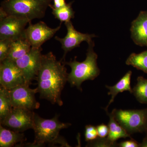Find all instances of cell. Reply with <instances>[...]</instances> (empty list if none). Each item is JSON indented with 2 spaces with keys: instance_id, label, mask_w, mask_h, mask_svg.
<instances>
[{
  "instance_id": "d6986e66",
  "label": "cell",
  "mask_w": 147,
  "mask_h": 147,
  "mask_svg": "<svg viewBox=\"0 0 147 147\" xmlns=\"http://www.w3.org/2000/svg\"><path fill=\"white\" fill-rule=\"evenodd\" d=\"M125 63L147 74V50L139 54L132 53L126 60Z\"/></svg>"
},
{
  "instance_id": "5bb4252c",
  "label": "cell",
  "mask_w": 147,
  "mask_h": 147,
  "mask_svg": "<svg viewBox=\"0 0 147 147\" xmlns=\"http://www.w3.org/2000/svg\"><path fill=\"white\" fill-rule=\"evenodd\" d=\"M26 140L23 133L17 132L0 125V147H11Z\"/></svg>"
},
{
  "instance_id": "8992f818",
  "label": "cell",
  "mask_w": 147,
  "mask_h": 147,
  "mask_svg": "<svg viewBox=\"0 0 147 147\" xmlns=\"http://www.w3.org/2000/svg\"><path fill=\"white\" fill-rule=\"evenodd\" d=\"M35 114L32 110L13 108L8 115L0 123L4 127L17 132H23L33 129Z\"/></svg>"
},
{
  "instance_id": "e0dca14e",
  "label": "cell",
  "mask_w": 147,
  "mask_h": 147,
  "mask_svg": "<svg viewBox=\"0 0 147 147\" xmlns=\"http://www.w3.org/2000/svg\"><path fill=\"white\" fill-rule=\"evenodd\" d=\"M106 113L110 118L108 124L109 133L107 138L110 142L116 144V141L121 138H130L131 135L116 120L113 114L109 113L108 111H106Z\"/></svg>"
},
{
  "instance_id": "7a4b0ae2",
  "label": "cell",
  "mask_w": 147,
  "mask_h": 147,
  "mask_svg": "<svg viewBox=\"0 0 147 147\" xmlns=\"http://www.w3.org/2000/svg\"><path fill=\"white\" fill-rule=\"evenodd\" d=\"M56 115L51 119H43L35 114L33 129L34 132V141L32 144H27V146L41 147L46 144L53 146L60 144L63 146H70L63 137L59 135L61 129L68 128L71 124L59 121Z\"/></svg>"
},
{
  "instance_id": "52a82bcc",
  "label": "cell",
  "mask_w": 147,
  "mask_h": 147,
  "mask_svg": "<svg viewBox=\"0 0 147 147\" xmlns=\"http://www.w3.org/2000/svg\"><path fill=\"white\" fill-rule=\"evenodd\" d=\"M42 47H32L30 50L20 59L15 61L23 72L27 84L30 85L36 80L42 61Z\"/></svg>"
},
{
  "instance_id": "6da1fadb",
  "label": "cell",
  "mask_w": 147,
  "mask_h": 147,
  "mask_svg": "<svg viewBox=\"0 0 147 147\" xmlns=\"http://www.w3.org/2000/svg\"><path fill=\"white\" fill-rule=\"evenodd\" d=\"M65 63L58 61L52 52L42 55L41 66L36 80L40 97L53 104L63 105L62 91L67 82L68 73Z\"/></svg>"
},
{
  "instance_id": "4fadbf2b",
  "label": "cell",
  "mask_w": 147,
  "mask_h": 147,
  "mask_svg": "<svg viewBox=\"0 0 147 147\" xmlns=\"http://www.w3.org/2000/svg\"><path fill=\"white\" fill-rule=\"evenodd\" d=\"M130 32L131 38L135 44L147 47V11H141L132 21Z\"/></svg>"
},
{
  "instance_id": "44dd1931",
  "label": "cell",
  "mask_w": 147,
  "mask_h": 147,
  "mask_svg": "<svg viewBox=\"0 0 147 147\" xmlns=\"http://www.w3.org/2000/svg\"><path fill=\"white\" fill-rule=\"evenodd\" d=\"M73 1L67 3L65 5L59 9L51 7L52 13L55 18L60 21L61 23H65L71 21V18H74L75 12L72 8Z\"/></svg>"
},
{
  "instance_id": "603a6c76",
  "label": "cell",
  "mask_w": 147,
  "mask_h": 147,
  "mask_svg": "<svg viewBox=\"0 0 147 147\" xmlns=\"http://www.w3.org/2000/svg\"><path fill=\"white\" fill-rule=\"evenodd\" d=\"M117 143L114 144L110 142L108 138H96L93 141H90L86 145V147H117Z\"/></svg>"
},
{
  "instance_id": "cb8c5ba5",
  "label": "cell",
  "mask_w": 147,
  "mask_h": 147,
  "mask_svg": "<svg viewBox=\"0 0 147 147\" xmlns=\"http://www.w3.org/2000/svg\"><path fill=\"white\" fill-rule=\"evenodd\" d=\"M98 137L96 127L89 125L85 127V138L86 142L93 141Z\"/></svg>"
},
{
  "instance_id": "ba28073f",
  "label": "cell",
  "mask_w": 147,
  "mask_h": 147,
  "mask_svg": "<svg viewBox=\"0 0 147 147\" xmlns=\"http://www.w3.org/2000/svg\"><path fill=\"white\" fill-rule=\"evenodd\" d=\"M26 84H28L23 72L15 61L6 59L0 62L1 86L10 90Z\"/></svg>"
},
{
  "instance_id": "7402d4cb",
  "label": "cell",
  "mask_w": 147,
  "mask_h": 147,
  "mask_svg": "<svg viewBox=\"0 0 147 147\" xmlns=\"http://www.w3.org/2000/svg\"><path fill=\"white\" fill-rule=\"evenodd\" d=\"M12 41L9 39H0V62L8 57Z\"/></svg>"
},
{
  "instance_id": "4316f807",
  "label": "cell",
  "mask_w": 147,
  "mask_h": 147,
  "mask_svg": "<svg viewBox=\"0 0 147 147\" xmlns=\"http://www.w3.org/2000/svg\"><path fill=\"white\" fill-rule=\"evenodd\" d=\"M54 4L53 5L50 4L49 7L50 8L59 9L64 6L66 5L65 0H53Z\"/></svg>"
},
{
  "instance_id": "ffe728a7",
  "label": "cell",
  "mask_w": 147,
  "mask_h": 147,
  "mask_svg": "<svg viewBox=\"0 0 147 147\" xmlns=\"http://www.w3.org/2000/svg\"><path fill=\"white\" fill-rule=\"evenodd\" d=\"M132 93L139 102L147 104V79L139 76L137 84L132 89Z\"/></svg>"
},
{
  "instance_id": "8fae6325",
  "label": "cell",
  "mask_w": 147,
  "mask_h": 147,
  "mask_svg": "<svg viewBox=\"0 0 147 147\" xmlns=\"http://www.w3.org/2000/svg\"><path fill=\"white\" fill-rule=\"evenodd\" d=\"M67 33L63 38L55 36V39L61 44V48L64 51V55L61 60L63 63L65 62L66 55L74 48L80 47L82 42L86 41L88 44L92 41V38L96 37L94 34H84L77 31L74 28L71 21L64 23Z\"/></svg>"
},
{
  "instance_id": "3957f363",
  "label": "cell",
  "mask_w": 147,
  "mask_h": 147,
  "mask_svg": "<svg viewBox=\"0 0 147 147\" xmlns=\"http://www.w3.org/2000/svg\"><path fill=\"white\" fill-rule=\"evenodd\" d=\"M86 57L84 61L79 62L76 61V57L74 60L65 62L71 69L69 73L67 82L71 87H76L82 91L81 86L83 82L88 80H94L100 74V70L97 63L98 55L94 52V41L88 44Z\"/></svg>"
},
{
  "instance_id": "9c48e42d",
  "label": "cell",
  "mask_w": 147,
  "mask_h": 147,
  "mask_svg": "<svg viewBox=\"0 0 147 147\" xmlns=\"http://www.w3.org/2000/svg\"><path fill=\"white\" fill-rule=\"evenodd\" d=\"M30 85L24 84L9 90L13 108H21L32 110L40 107L39 102L35 98L38 93L37 88L31 89Z\"/></svg>"
},
{
  "instance_id": "f1b7e54d",
  "label": "cell",
  "mask_w": 147,
  "mask_h": 147,
  "mask_svg": "<svg viewBox=\"0 0 147 147\" xmlns=\"http://www.w3.org/2000/svg\"><path fill=\"white\" fill-rule=\"evenodd\" d=\"M147 134V132H146Z\"/></svg>"
},
{
  "instance_id": "f546056e",
  "label": "cell",
  "mask_w": 147,
  "mask_h": 147,
  "mask_svg": "<svg viewBox=\"0 0 147 147\" xmlns=\"http://www.w3.org/2000/svg\"></svg>"
},
{
  "instance_id": "ac0fdd59",
  "label": "cell",
  "mask_w": 147,
  "mask_h": 147,
  "mask_svg": "<svg viewBox=\"0 0 147 147\" xmlns=\"http://www.w3.org/2000/svg\"><path fill=\"white\" fill-rule=\"evenodd\" d=\"M13 108L9 90L0 87V122L5 119Z\"/></svg>"
},
{
  "instance_id": "2e32d148",
  "label": "cell",
  "mask_w": 147,
  "mask_h": 147,
  "mask_svg": "<svg viewBox=\"0 0 147 147\" xmlns=\"http://www.w3.org/2000/svg\"><path fill=\"white\" fill-rule=\"evenodd\" d=\"M31 48V45L25 36L13 40L7 59L15 61L28 53Z\"/></svg>"
},
{
  "instance_id": "5b68a950",
  "label": "cell",
  "mask_w": 147,
  "mask_h": 147,
  "mask_svg": "<svg viewBox=\"0 0 147 147\" xmlns=\"http://www.w3.org/2000/svg\"><path fill=\"white\" fill-rule=\"evenodd\" d=\"M116 121L129 134L147 131V108L141 110L114 109Z\"/></svg>"
},
{
  "instance_id": "83f0119b",
  "label": "cell",
  "mask_w": 147,
  "mask_h": 147,
  "mask_svg": "<svg viewBox=\"0 0 147 147\" xmlns=\"http://www.w3.org/2000/svg\"><path fill=\"white\" fill-rule=\"evenodd\" d=\"M140 147H147V134L143 139L142 143H140Z\"/></svg>"
},
{
  "instance_id": "9a60e30c",
  "label": "cell",
  "mask_w": 147,
  "mask_h": 147,
  "mask_svg": "<svg viewBox=\"0 0 147 147\" xmlns=\"http://www.w3.org/2000/svg\"><path fill=\"white\" fill-rule=\"evenodd\" d=\"M131 74L132 71H129L115 85L113 86H105L109 90L108 95H111V98L108 102V105L104 108L106 112L108 111V107L112 102H114L115 98L119 93L124 91H128L132 93V89H131Z\"/></svg>"
},
{
  "instance_id": "484cf974",
  "label": "cell",
  "mask_w": 147,
  "mask_h": 147,
  "mask_svg": "<svg viewBox=\"0 0 147 147\" xmlns=\"http://www.w3.org/2000/svg\"><path fill=\"white\" fill-rule=\"evenodd\" d=\"M117 146L120 147H140V143L131 139L121 142L117 144Z\"/></svg>"
},
{
  "instance_id": "d4e9b609",
  "label": "cell",
  "mask_w": 147,
  "mask_h": 147,
  "mask_svg": "<svg viewBox=\"0 0 147 147\" xmlns=\"http://www.w3.org/2000/svg\"><path fill=\"white\" fill-rule=\"evenodd\" d=\"M98 137L100 138H105L108 137L109 133V127L108 125L102 123L96 127Z\"/></svg>"
},
{
  "instance_id": "7c38bea8",
  "label": "cell",
  "mask_w": 147,
  "mask_h": 147,
  "mask_svg": "<svg viewBox=\"0 0 147 147\" xmlns=\"http://www.w3.org/2000/svg\"><path fill=\"white\" fill-rule=\"evenodd\" d=\"M30 21L28 19L8 15L0 19V39L12 40L25 36L26 26Z\"/></svg>"
},
{
  "instance_id": "30bf717a",
  "label": "cell",
  "mask_w": 147,
  "mask_h": 147,
  "mask_svg": "<svg viewBox=\"0 0 147 147\" xmlns=\"http://www.w3.org/2000/svg\"><path fill=\"white\" fill-rule=\"evenodd\" d=\"M61 23L55 28L48 26L42 21L33 24L31 21L25 29V36L31 45L32 47H41V45L49 40L61 29Z\"/></svg>"
},
{
  "instance_id": "277c9868",
  "label": "cell",
  "mask_w": 147,
  "mask_h": 147,
  "mask_svg": "<svg viewBox=\"0 0 147 147\" xmlns=\"http://www.w3.org/2000/svg\"><path fill=\"white\" fill-rule=\"evenodd\" d=\"M53 0H4L1 8L8 15L28 19L30 21L45 16Z\"/></svg>"
}]
</instances>
